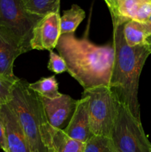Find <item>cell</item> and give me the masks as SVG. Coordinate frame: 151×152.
<instances>
[{
	"label": "cell",
	"instance_id": "cell-4",
	"mask_svg": "<svg viewBox=\"0 0 151 152\" xmlns=\"http://www.w3.org/2000/svg\"><path fill=\"white\" fill-rule=\"evenodd\" d=\"M43 17L30 13L22 0H0V34L22 54L32 50L33 31Z\"/></svg>",
	"mask_w": 151,
	"mask_h": 152
},
{
	"label": "cell",
	"instance_id": "cell-8",
	"mask_svg": "<svg viewBox=\"0 0 151 152\" xmlns=\"http://www.w3.org/2000/svg\"><path fill=\"white\" fill-rule=\"evenodd\" d=\"M41 140L50 152H84L85 143L72 139L60 129L49 124L44 112L40 126Z\"/></svg>",
	"mask_w": 151,
	"mask_h": 152
},
{
	"label": "cell",
	"instance_id": "cell-15",
	"mask_svg": "<svg viewBox=\"0 0 151 152\" xmlns=\"http://www.w3.org/2000/svg\"><path fill=\"white\" fill-rule=\"evenodd\" d=\"M28 86L40 96L48 99H56L62 95L59 91V83L54 75L41 78L35 83H28Z\"/></svg>",
	"mask_w": 151,
	"mask_h": 152
},
{
	"label": "cell",
	"instance_id": "cell-3",
	"mask_svg": "<svg viewBox=\"0 0 151 152\" xmlns=\"http://www.w3.org/2000/svg\"><path fill=\"white\" fill-rule=\"evenodd\" d=\"M13 97L7 105L16 115L33 152H48L41 140L40 126L44 110L39 94L28 83L19 79L13 86Z\"/></svg>",
	"mask_w": 151,
	"mask_h": 152
},
{
	"label": "cell",
	"instance_id": "cell-24",
	"mask_svg": "<svg viewBox=\"0 0 151 152\" xmlns=\"http://www.w3.org/2000/svg\"><path fill=\"white\" fill-rule=\"evenodd\" d=\"M142 1H150V2H151V0H142Z\"/></svg>",
	"mask_w": 151,
	"mask_h": 152
},
{
	"label": "cell",
	"instance_id": "cell-10",
	"mask_svg": "<svg viewBox=\"0 0 151 152\" xmlns=\"http://www.w3.org/2000/svg\"><path fill=\"white\" fill-rule=\"evenodd\" d=\"M63 131L72 139L84 143L93 136L90 127L89 98L87 95L82 94L81 99L77 100L70 120Z\"/></svg>",
	"mask_w": 151,
	"mask_h": 152
},
{
	"label": "cell",
	"instance_id": "cell-13",
	"mask_svg": "<svg viewBox=\"0 0 151 152\" xmlns=\"http://www.w3.org/2000/svg\"><path fill=\"white\" fill-rule=\"evenodd\" d=\"M85 16L84 10L77 4H73L69 10H65L60 16L61 35L75 32Z\"/></svg>",
	"mask_w": 151,
	"mask_h": 152
},
{
	"label": "cell",
	"instance_id": "cell-17",
	"mask_svg": "<svg viewBox=\"0 0 151 152\" xmlns=\"http://www.w3.org/2000/svg\"><path fill=\"white\" fill-rule=\"evenodd\" d=\"M84 152H118L111 138L93 135L85 142Z\"/></svg>",
	"mask_w": 151,
	"mask_h": 152
},
{
	"label": "cell",
	"instance_id": "cell-26",
	"mask_svg": "<svg viewBox=\"0 0 151 152\" xmlns=\"http://www.w3.org/2000/svg\"><path fill=\"white\" fill-rule=\"evenodd\" d=\"M48 152H50V151H48Z\"/></svg>",
	"mask_w": 151,
	"mask_h": 152
},
{
	"label": "cell",
	"instance_id": "cell-11",
	"mask_svg": "<svg viewBox=\"0 0 151 152\" xmlns=\"http://www.w3.org/2000/svg\"><path fill=\"white\" fill-rule=\"evenodd\" d=\"M39 96L49 124L61 129L70 115L73 113L77 100L64 94L56 99H48L40 95Z\"/></svg>",
	"mask_w": 151,
	"mask_h": 152
},
{
	"label": "cell",
	"instance_id": "cell-22",
	"mask_svg": "<svg viewBox=\"0 0 151 152\" xmlns=\"http://www.w3.org/2000/svg\"><path fill=\"white\" fill-rule=\"evenodd\" d=\"M0 148H1L4 152H8L5 131H4V126H3L1 120H0Z\"/></svg>",
	"mask_w": 151,
	"mask_h": 152
},
{
	"label": "cell",
	"instance_id": "cell-19",
	"mask_svg": "<svg viewBox=\"0 0 151 152\" xmlns=\"http://www.w3.org/2000/svg\"><path fill=\"white\" fill-rule=\"evenodd\" d=\"M18 80H13L0 74V105H7L13 97V89Z\"/></svg>",
	"mask_w": 151,
	"mask_h": 152
},
{
	"label": "cell",
	"instance_id": "cell-6",
	"mask_svg": "<svg viewBox=\"0 0 151 152\" xmlns=\"http://www.w3.org/2000/svg\"><path fill=\"white\" fill-rule=\"evenodd\" d=\"M89 98V114L93 135L110 138L118 101L108 86H98L84 90Z\"/></svg>",
	"mask_w": 151,
	"mask_h": 152
},
{
	"label": "cell",
	"instance_id": "cell-1",
	"mask_svg": "<svg viewBox=\"0 0 151 152\" xmlns=\"http://www.w3.org/2000/svg\"><path fill=\"white\" fill-rule=\"evenodd\" d=\"M56 48L67 65V71L84 90L108 86L114 62L113 43L97 45L87 35L77 38L74 33L61 35Z\"/></svg>",
	"mask_w": 151,
	"mask_h": 152
},
{
	"label": "cell",
	"instance_id": "cell-25",
	"mask_svg": "<svg viewBox=\"0 0 151 152\" xmlns=\"http://www.w3.org/2000/svg\"><path fill=\"white\" fill-rule=\"evenodd\" d=\"M0 108H1V105H0Z\"/></svg>",
	"mask_w": 151,
	"mask_h": 152
},
{
	"label": "cell",
	"instance_id": "cell-12",
	"mask_svg": "<svg viewBox=\"0 0 151 152\" xmlns=\"http://www.w3.org/2000/svg\"><path fill=\"white\" fill-rule=\"evenodd\" d=\"M22 54L20 50L0 34V74L13 80H19L13 73V64L16 58Z\"/></svg>",
	"mask_w": 151,
	"mask_h": 152
},
{
	"label": "cell",
	"instance_id": "cell-18",
	"mask_svg": "<svg viewBox=\"0 0 151 152\" xmlns=\"http://www.w3.org/2000/svg\"><path fill=\"white\" fill-rule=\"evenodd\" d=\"M142 0H119L118 13L119 17L125 21L134 20Z\"/></svg>",
	"mask_w": 151,
	"mask_h": 152
},
{
	"label": "cell",
	"instance_id": "cell-7",
	"mask_svg": "<svg viewBox=\"0 0 151 152\" xmlns=\"http://www.w3.org/2000/svg\"><path fill=\"white\" fill-rule=\"evenodd\" d=\"M60 37L59 13H49L40 19L33 31L32 50H52L57 45Z\"/></svg>",
	"mask_w": 151,
	"mask_h": 152
},
{
	"label": "cell",
	"instance_id": "cell-21",
	"mask_svg": "<svg viewBox=\"0 0 151 152\" xmlns=\"http://www.w3.org/2000/svg\"><path fill=\"white\" fill-rule=\"evenodd\" d=\"M151 16V2L144 1L139 6V10L134 20L140 22H145Z\"/></svg>",
	"mask_w": 151,
	"mask_h": 152
},
{
	"label": "cell",
	"instance_id": "cell-9",
	"mask_svg": "<svg viewBox=\"0 0 151 152\" xmlns=\"http://www.w3.org/2000/svg\"><path fill=\"white\" fill-rule=\"evenodd\" d=\"M0 120L5 131L8 152H33L16 115L7 104L1 105Z\"/></svg>",
	"mask_w": 151,
	"mask_h": 152
},
{
	"label": "cell",
	"instance_id": "cell-23",
	"mask_svg": "<svg viewBox=\"0 0 151 152\" xmlns=\"http://www.w3.org/2000/svg\"><path fill=\"white\" fill-rule=\"evenodd\" d=\"M147 22H148L151 25V16L149 18V19H148ZM144 45L147 47V48L148 49V50L150 51V53H151V35L148 36V37L145 39Z\"/></svg>",
	"mask_w": 151,
	"mask_h": 152
},
{
	"label": "cell",
	"instance_id": "cell-14",
	"mask_svg": "<svg viewBox=\"0 0 151 152\" xmlns=\"http://www.w3.org/2000/svg\"><path fill=\"white\" fill-rule=\"evenodd\" d=\"M124 36L127 45L135 47L144 44L147 37L144 22L136 20H129L124 25Z\"/></svg>",
	"mask_w": 151,
	"mask_h": 152
},
{
	"label": "cell",
	"instance_id": "cell-2",
	"mask_svg": "<svg viewBox=\"0 0 151 152\" xmlns=\"http://www.w3.org/2000/svg\"><path fill=\"white\" fill-rule=\"evenodd\" d=\"M125 22H113L114 62L109 88L120 103L141 121L138 99L139 83L142 68L150 54L144 44L135 47L127 45L124 36Z\"/></svg>",
	"mask_w": 151,
	"mask_h": 152
},
{
	"label": "cell",
	"instance_id": "cell-16",
	"mask_svg": "<svg viewBox=\"0 0 151 152\" xmlns=\"http://www.w3.org/2000/svg\"><path fill=\"white\" fill-rule=\"evenodd\" d=\"M25 8L33 14L45 16L51 13H59L60 0H22Z\"/></svg>",
	"mask_w": 151,
	"mask_h": 152
},
{
	"label": "cell",
	"instance_id": "cell-5",
	"mask_svg": "<svg viewBox=\"0 0 151 152\" xmlns=\"http://www.w3.org/2000/svg\"><path fill=\"white\" fill-rule=\"evenodd\" d=\"M110 138L118 152H151V142L145 134L142 121L119 102Z\"/></svg>",
	"mask_w": 151,
	"mask_h": 152
},
{
	"label": "cell",
	"instance_id": "cell-20",
	"mask_svg": "<svg viewBox=\"0 0 151 152\" xmlns=\"http://www.w3.org/2000/svg\"><path fill=\"white\" fill-rule=\"evenodd\" d=\"M47 68L50 71L57 74L67 71V65L65 61L60 55L56 54L53 50H50Z\"/></svg>",
	"mask_w": 151,
	"mask_h": 152
}]
</instances>
